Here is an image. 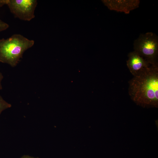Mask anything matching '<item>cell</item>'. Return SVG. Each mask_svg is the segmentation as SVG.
Listing matches in <instances>:
<instances>
[{
  "label": "cell",
  "mask_w": 158,
  "mask_h": 158,
  "mask_svg": "<svg viewBox=\"0 0 158 158\" xmlns=\"http://www.w3.org/2000/svg\"><path fill=\"white\" fill-rule=\"evenodd\" d=\"M134 51L151 65L158 66V37L154 33L141 34L133 43Z\"/></svg>",
  "instance_id": "cell-3"
},
{
  "label": "cell",
  "mask_w": 158,
  "mask_h": 158,
  "mask_svg": "<svg viewBox=\"0 0 158 158\" xmlns=\"http://www.w3.org/2000/svg\"><path fill=\"white\" fill-rule=\"evenodd\" d=\"M131 99L143 108L158 107V66L151 65L146 71L134 76L128 82Z\"/></svg>",
  "instance_id": "cell-1"
},
{
  "label": "cell",
  "mask_w": 158,
  "mask_h": 158,
  "mask_svg": "<svg viewBox=\"0 0 158 158\" xmlns=\"http://www.w3.org/2000/svg\"><path fill=\"white\" fill-rule=\"evenodd\" d=\"M29 40L19 34H14L6 39L0 40V62L6 63L12 67L18 63L25 51L34 44Z\"/></svg>",
  "instance_id": "cell-2"
},
{
  "label": "cell",
  "mask_w": 158,
  "mask_h": 158,
  "mask_svg": "<svg viewBox=\"0 0 158 158\" xmlns=\"http://www.w3.org/2000/svg\"><path fill=\"white\" fill-rule=\"evenodd\" d=\"M36 0H8L7 5L11 12L19 19L29 21L35 17Z\"/></svg>",
  "instance_id": "cell-4"
},
{
  "label": "cell",
  "mask_w": 158,
  "mask_h": 158,
  "mask_svg": "<svg viewBox=\"0 0 158 158\" xmlns=\"http://www.w3.org/2000/svg\"><path fill=\"white\" fill-rule=\"evenodd\" d=\"M11 104L5 100L0 95V115L3 111L11 108Z\"/></svg>",
  "instance_id": "cell-7"
},
{
  "label": "cell",
  "mask_w": 158,
  "mask_h": 158,
  "mask_svg": "<svg viewBox=\"0 0 158 158\" xmlns=\"http://www.w3.org/2000/svg\"><path fill=\"white\" fill-rule=\"evenodd\" d=\"M9 27L7 23L0 19V32L6 30Z\"/></svg>",
  "instance_id": "cell-8"
},
{
  "label": "cell",
  "mask_w": 158,
  "mask_h": 158,
  "mask_svg": "<svg viewBox=\"0 0 158 158\" xmlns=\"http://www.w3.org/2000/svg\"><path fill=\"white\" fill-rule=\"evenodd\" d=\"M3 78V76L2 73L0 71V90L2 89V85H1V81Z\"/></svg>",
  "instance_id": "cell-10"
},
{
  "label": "cell",
  "mask_w": 158,
  "mask_h": 158,
  "mask_svg": "<svg viewBox=\"0 0 158 158\" xmlns=\"http://www.w3.org/2000/svg\"><path fill=\"white\" fill-rule=\"evenodd\" d=\"M102 2L109 10L129 14L138 7L139 0H104Z\"/></svg>",
  "instance_id": "cell-6"
},
{
  "label": "cell",
  "mask_w": 158,
  "mask_h": 158,
  "mask_svg": "<svg viewBox=\"0 0 158 158\" xmlns=\"http://www.w3.org/2000/svg\"><path fill=\"white\" fill-rule=\"evenodd\" d=\"M127 65L134 76L138 75L147 70L151 65L144 58L135 51L128 55Z\"/></svg>",
  "instance_id": "cell-5"
},
{
  "label": "cell",
  "mask_w": 158,
  "mask_h": 158,
  "mask_svg": "<svg viewBox=\"0 0 158 158\" xmlns=\"http://www.w3.org/2000/svg\"><path fill=\"white\" fill-rule=\"evenodd\" d=\"M8 0H0V7L7 5Z\"/></svg>",
  "instance_id": "cell-9"
},
{
  "label": "cell",
  "mask_w": 158,
  "mask_h": 158,
  "mask_svg": "<svg viewBox=\"0 0 158 158\" xmlns=\"http://www.w3.org/2000/svg\"><path fill=\"white\" fill-rule=\"evenodd\" d=\"M20 158H39L38 157H35L30 156L28 155H24L21 157Z\"/></svg>",
  "instance_id": "cell-11"
}]
</instances>
